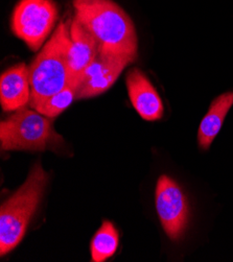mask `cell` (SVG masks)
<instances>
[{"label":"cell","instance_id":"cell-6","mask_svg":"<svg viewBox=\"0 0 233 262\" xmlns=\"http://www.w3.org/2000/svg\"><path fill=\"white\" fill-rule=\"evenodd\" d=\"M156 210L162 228L173 242L183 236L189 222V205L186 195L166 174L158 179L155 192Z\"/></svg>","mask_w":233,"mask_h":262},{"label":"cell","instance_id":"cell-10","mask_svg":"<svg viewBox=\"0 0 233 262\" xmlns=\"http://www.w3.org/2000/svg\"><path fill=\"white\" fill-rule=\"evenodd\" d=\"M31 101L29 67L24 63L6 70L0 77V103L6 112H16Z\"/></svg>","mask_w":233,"mask_h":262},{"label":"cell","instance_id":"cell-12","mask_svg":"<svg viewBox=\"0 0 233 262\" xmlns=\"http://www.w3.org/2000/svg\"><path fill=\"white\" fill-rule=\"evenodd\" d=\"M119 245V234L114 225L103 221L90 243L91 259L93 262H103L112 257Z\"/></svg>","mask_w":233,"mask_h":262},{"label":"cell","instance_id":"cell-4","mask_svg":"<svg viewBox=\"0 0 233 262\" xmlns=\"http://www.w3.org/2000/svg\"><path fill=\"white\" fill-rule=\"evenodd\" d=\"M64 140L54 129L51 118L22 108L0 123L2 150L56 151Z\"/></svg>","mask_w":233,"mask_h":262},{"label":"cell","instance_id":"cell-8","mask_svg":"<svg viewBox=\"0 0 233 262\" xmlns=\"http://www.w3.org/2000/svg\"><path fill=\"white\" fill-rule=\"evenodd\" d=\"M99 51L98 41L73 17L70 24V45L67 55L68 85L76 90L82 75L96 59Z\"/></svg>","mask_w":233,"mask_h":262},{"label":"cell","instance_id":"cell-13","mask_svg":"<svg viewBox=\"0 0 233 262\" xmlns=\"http://www.w3.org/2000/svg\"><path fill=\"white\" fill-rule=\"evenodd\" d=\"M75 96L76 90L72 86L67 85L63 90L47 97L33 109L40 114L53 119L63 113L70 106L75 99Z\"/></svg>","mask_w":233,"mask_h":262},{"label":"cell","instance_id":"cell-9","mask_svg":"<svg viewBox=\"0 0 233 262\" xmlns=\"http://www.w3.org/2000/svg\"><path fill=\"white\" fill-rule=\"evenodd\" d=\"M125 85L132 106L141 118L147 121H156L162 118L164 113L162 99L140 69L135 67L129 70L125 76Z\"/></svg>","mask_w":233,"mask_h":262},{"label":"cell","instance_id":"cell-2","mask_svg":"<svg viewBox=\"0 0 233 262\" xmlns=\"http://www.w3.org/2000/svg\"><path fill=\"white\" fill-rule=\"evenodd\" d=\"M48 180L49 176L41 163H36L22 186L3 203L0 208V256L9 254L23 239Z\"/></svg>","mask_w":233,"mask_h":262},{"label":"cell","instance_id":"cell-5","mask_svg":"<svg viewBox=\"0 0 233 262\" xmlns=\"http://www.w3.org/2000/svg\"><path fill=\"white\" fill-rule=\"evenodd\" d=\"M59 9L55 0H20L11 18V29L33 51H38L55 28Z\"/></svg>","mask_w":233,"mask_h":262},{"label":"cell","instance_id":"cell-1","mask_svg":"<svg viewBox=\"0 0 233 262\" xmlns=\"http://www.w3.org/2000/svg\"><path fill=\"white\" fill-rule=\"evenodd\" d=\"M74 18L100 45V52L124 55L136 60L138 39L128 13L113 0H72Z\"/></svg>","mask_w":233,"mask_h":262},{"label":"cell","instance_id":"cell-7","mask_svg":"<svg viewBox=\"0 0 233 262\" xmlns=\"http://www.w3.org/2000/svg\"><path fill=\"white\" fill-rule=\"evenodd\" d=\"M135 59L115 54L100 52L82 75L76 88L75 99L91 98L109 90L123 69Z\"/></svg>","mask_w":233,"mask_h":262},{"label":"cell","instance_id":"cell-3","mask_svg":"<svg viewBox=\"0 0 233 262\" xmlns=\"http://www.w3.org/2000/svg\"><path fill=\"white\" fill-rule=\"evenodd\" d=\"M70 24L71 20L61 22L57 26L48 42L29 66L32 109L68 85L67 55L70 45Z\"/></svg>","mask_w":233,"mask_h":262},{"label":"cell","instance_id":"cell-11","mask_svg":"<svg viewBox=\"0 0 233 262\" xmlns=\"http://www.w3.org/2000/svg\"><path fill=\"white\" fill-rule=\"evenodd\" d=\"M232 106L233 92L223 93L211 102L209 110L202 119L198 130V143L202 149L206 150L210 147Z\"/></svg>","mask_w":233,"mask_h":262}]
</instances>
